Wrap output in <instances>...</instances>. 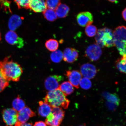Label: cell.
I'll return each mask as SVG.
<instances>
[{"instance_id": "cell-9", "label": "cell", "mask_w": 126, "mask_h": 126, "mask_svg": "<svg viewBox=\"0 0 126 126\" xmlns=\"http://www.w3.org/2000/svg\"><path fill=\"white\" fill-rule=\"evenodd\" d=\"M5 39L8 43L11 45H16L19 48H22L24 45L23 39L13 31L8 32L6 34Z\"/></svg>"}, {"instance_id": "cell-30", "label": "cell", "mask_w": 126, "mask_h": 126, "mask_svg": "<svg viewBox=\"0 0 126 126\" xmlns=\"http://www.w3.org/2000/svg\"><path fill=\"white\" fill-rule=\"evenodd\" d=\"M107 100L111 104L119 105V100L117 95L115 94H108L106 96Z\"/></svg>"}, {"instance_id": "cell-8", "label": "cell", "mask_w": 126, "mask_h": 126, "mask_svg": "<svg viewBox=\"0 0 126 126\" xmlns=\"http://www.w3.org/2000/svg\"><path fill=\"white\" fill-rule=\"evenodd\" d=\"M102 53V51L100 47L96 44L90 45L87 48L86 51L87 57L92 61H95L98 60Z\"/></svg>"}, {"instance_id": "cell-14", "label": "cell", "mask_w": 126, "mask_h": 126, "mask_svg": "<svg viewBox=\"0 0 126 126\" xmlns=\"http://www.w3.org/2000/svg\"><path fill=\"white\" fill-rule=\"evenodd\" d=\"M77 50L73 48H67L65 49L63 54V59L65 62L72 63L76 61L78 57Z\"/></svg>"}, {"instance_id": "cell-2", "label": "cell", "mask_w": 126, "mask_h": 126, "mask_svg": "<svg viewBox=\"0 0 126 126\" xmlns=\"http://www.w3.org/2000/svg\"><path fill=\"white\" fill-rule=\"evenodd\" d=\"M59 89L49 91L44 98V101L52 108L59 107L64 109L68 108L70 101Z\"/></svg>"}, {"instance_id": "cell-20", "label": "cell", "mask_w": 126, "mask_h": 126, "mask_svg": "<svg viewBox=\"0 0 126 126\" xmlns=\"http://www.w3.org/2000/svg\"><path fill=\"white\" fill-rule=\"evenodd\" d=\"M25 102L20 98L19 96L14 99L12 102V106L14 109L17 112H19L25 107Z\"/></svg>"}, {"instance_id": "cell-3", "label": "cell", "mask_w": 126, "mask_h": 126, "mask_svg": "<svg viewBox=\"0 0 126 126\" xmlns=\"http://www.w3.org/2000/svg\"><path fill=\"white\" fill-rule=\"evenodd\" d=\"M96 35V44L100 48L115 46L113 32L111 29L107 28L99 29Z\"/></svg>"}, {"instance_id": "cell-21", "label": "cell", "mask_w": 126, "mask_h": 126, "mask_svg": "<svg viewBox=\"0 0 126 126\" xmlns=\"http://www.w3.org/2000/svg\"><path fill=\"white\" fill-rule=\"evenodd\" d=\"M45 46L49 51L54 52L57 50L59 47V43L57 40L51 39L47 41Z\"/></svg>"}, {"instance_id": "cell-1", "label": "cell", "mask_w": 126, "mask_h": 126, "mask_svg": "<svg viewBox=\"0 0 126 126\" xmlns=\"http://www.w3.org/2000/svg\"><path fill=\"white\" fill-rule=\"evenodd\" d=\"M0 67L3 75L8 81H19L23 70L18 63L7 57L0 62Z\"/></svg>"}, {"instance_id": "cell-36", "label": "cell", "mask_w": 126, "mask_h": 126, "mask_svg": "<svg viewBox=\"0 0 126 126\" xmlns=\"http://www.w3.org/2000/svg\"></svg>"}, {"instance_id": "cell-28", "label": "cell", "mask_w": 126, "mask_h": 126, "mask_svg": "<svg viewBox=\"0 0 126 126\" xmlns=\"http://www.w3.org/2000/svg\"><path fill=\"white\" fill-rule=\"evenodd\" d=\"M9 85V81L6 80L1 72L0 67V93Z\"/></svg>"}, {"instance_id": "cell-18", "label": "cell", "mask_w": 126, "mask_h": 126, "mask_svg": "<svg viewBox=\"0 0 126 126\" xmlns=\"http://www.w3.org/2000/svg\"><path fill=\"white\" fill-rule=\"evenodd\" d=\"M59 89L66 96L70 95L74 91L73 86L69 81H65L60 85Z\"/></svg>"}, {"instance_id": "cell-27", "label": "cell", "mask_w": 126, "mask_h": 126, "mask_svg": "<svg viewBox=\"0 0 126 126\" xmlns=\"http://www.w3.org/2000/svg\"><path fill=\"white\" fill-rule=\"evenodd\" d=\"M19 9H29V5L31 0H14Z\"/></svg>"}, {"instance_id": "cell-6", "label": "cell", "mask_w": 126, "mask_h": 126, "mask_svg": "<svg viewBox=\"0 0 126 126\" xmlns=\"http://www.w3.org/2000/svg\"><path fill=\"white\" fill-rule=\"evenodd\" d=\"M18 112L13 108H7L3 112L4 122L8 126H13L18 122Z\"/></svg>"}, {"instance_id": "cell-31", "label": "cell", "mask_w": 126, "mask_h": 126, "mask_svg": "<svg viewBox=\"0 0 126 126\" xmlns=\"http://www.w3.org/2000/svg\"><path fill=\"white\" fill-rule=\"evenodd\" d=\"M15 126H33L32 124L30 123H21L18 122L15 124Z\"/></svg>"}, {"instance_id": "cell-32", "label": "cell", "mask_w": 126, "mask_h": 126, "mask_svg": "<svg viewBox=\"0 0 126 126\" xmlns=\"http://www.w3.org/2000/svg\"><path fill=\"white\" fill-rule=\"evenodd\" d=\"M33 126H47L46 123L42 121L36 122Z\"/></svg>"}, {"instance_id": "cell-22", "label": "cell", "mask_w": 126, "mask_h": 126, "mask_svg": "<svg viewBox=\"0 0 126 126\" xmlns=\"http://www.w3.org/2000/svg\"><path fill=\"white\" fill-rule=\"evenodd\" d=\"M118 70L122 73H126V56H122L118 59L116 63Z\"/></svg>"}, {"instance_id": "cell-23", "label": "cell", "mask_w": 126, "mask_h": 126, "mask_svg": "<svg viewBox=\"0 0 126 126\" xmlns=\"http://www.w3.org/2000/svg\"><path fill=\"white\" fill-rule=\"evenodd\" d=\"M45 18L50 21H53L57 18V16L54 11L50 9H47L43 12Z\"/></svg>"}, {"instance_id": "cell-11", "label": "cell", "mask_w": 126, "mask_h": 126, "mask_svg": "<svg viewBox=\"0 0 126 126\" xmlns=\"http://www.w3.org/2000/svg\"><path fill=\"white\" fill-rule=\"evenodd\" d=\"M66 76L72 85L77 89L79 87V83L82 77L81 72L76 70L67 71Z\"/></svg>"}, {"instance_id": "cell-5", "label": "cell", "mask_w": 126, "mask_h": 126, "mask_svg": "<svg viewBox=\"0 0 126 126\" xmlns=\"http://www.w3.org/2000/svg\"><path fill=\"white\" fill-rule=\"evenodd\" d=\"M64 111L62 108L54 107L51 112L47 117L46 124L49 126H59L63 119Z\"/></svg>"}, {"instance_id": "cell-33", "label": "cell", "mask_w": 126, "mask_h": 126, "mask_svg": "<svg viewBox=\"0 0 126 126\" xmlns=\"http://www.w3.org/2000/svg\"><path fill=\"white\" fill-rule=\"evenodd\" d=\"M126 9H124V10L122 12V15L123 18L125 20V21H126Z\"/></svg>"}, {"instance_id": "cell-4", "label": "cell", "mask_w": 126, "mask_h": 126, "mask_svg": "<svg viewBox=\"0 0 126 126\" xmlns=\"http://www.w3.org/2000/svg\"><path fill=\"white\" fill-rule=\"evenodd\" d=\"M126 27L121 26L116 28L113 32L115 46L122 56H126Z\"/></svg>"}, {"instance_id": "cell-19", "label": "cell", "mask_w": 126, "mask_h": 126, "mask_svg": "<svg viewBox=\"0 0 126 126\" xmlns=\"http://www.w3.org/2000/svg\"><path fill=\"white\" fill-rule=\"evenodd\" d=\"M55 11L57 17L59 18H64L67 16L70 11V8L65 4H61Z\"/></svg>"}, {"instance_id": "cell-34", "label": "cell", "mask_w": 126, "mask_h": 126, "mask_svg": "<svg viewBox=\"0 0 126 126\" xmlns=\"http://www.w3.org/2000/svg\"><path fill=\"white\" fill-rule=\"evenodd\" d=\"M108 0L110 2H115L117 1V0Z\"/></svg>"}, {"instance_id": "cell-16", "label": "cell", "mask_w": 126, "mask_h": 126, "mask_svg": "<svg viewBox=\"0 0 126 126\" xmlns=\"http://www.w3.org/2000/svg\"><path fill=\"white\" fill-rule=\"evenodd\" d=\"M38 112L39 115L43 117H47L51 112L52 107L45 101L39 102Z\"/></svg>"}, {"instance_id": "cell-15", "label": "cell", "mask_w": 126, "mask_h": 126, "mask_svg": "<svg viewBox=\"0 0 126 126\" xmlns=\"http://www.w3.org/2000/svg\"><path fill=\"white\" fill-rule=\"evenodd\" d=\"M29 8L34 12L40 13L45 12L47 7L44 0H31Z\"/></svg>"}, {"instance_id": "cell-13", "label": "cell", "mask_w": 126, "mask_h": 126, "mask_svg": "<svg viewBox=\"0 0 126 126\" xmlns=\"http://www.w3.org/2000/svg\"><path fill=\"white\" fill-rule=\"evenodd\" d=\"M35 113L31 109L27 107H25L17 114L18 122L21 123H26L30 118L35 116Z\"/></svg>"}, {"instance_id": "cell-25", "label": "cell", "mask_w": 126, "mask_h": 126, "mask_svg": "<svg viewBox=\"0 0 126 126\" xmlns=\"http://www.w3.org/2000/svg\"><path fill=\"white\" fill-rule=\"evenodd\" d=\"M97 31L96 27L92 25L86 26L85 29V32L86 35L90 37L95 36L97 34Z\"/></svg>"}, {"instance_id": "cell-24", "label": "cell", "mask_w": 126, "mask_h": 126, "mask_svg": "<svg viewBox=\"0 0 126 126\" xmlns=\"http://www.w3.org/2000/svg\"><path fill=\"white\" fill-rule=\"evenodd\" d=\"M50 57L53 62L59 63L63 59V53L60 50H57L51 53Z\"/></svg>"}, {"instance_id": "cell-17", "label": "cell", "mask_w": 126, "mask_h": 126, "mask_svg": "<svg viewBox=\"0 0 126 126\" xmlns=\"http://www.w3.org/2000/svg\"><path fill=\"white\" fill-rule=\"evenodd\" d=\"M22 19L19 16L16 15H12L9 19V27L11 31H15L21 25Z\"/></svg>"}, {"instance_id": "cell-35", "label": "cell", "mask_w": 126, "mask_h": 126, "mask_svg": "<svg viewBox=\"0 0 126 126\" xmlns=\"http://www.w3.org/2000/svg\"><path fill=\"white\" fill-rule=\"evenodd\" d=\"M1 33L0 32V41L1 40Z\"/></svg>"}, {"instance_id": "cell-12", "label": "cell", "mask_w": 126, "mask_h": 126, "mask_svg": "<svg viewBox=\"0 0 126 126\" xmlns=\"http://www.w3.org/2000/svg\"><path fill=\"white\" fill-rule=\"evenodd\" d=\"M82 75L89 79L93 78L97 73V70L94 66L90 63H86L81 66L80 68Z\"/></svg>"}, {"instance_id": "cell-10", "label": "cell", "mask_w": 126, "mask_h": 126, "mask_svg": "<svg viewBox=\"0 0 126 126\" xmlns=\"http://www.w3.org/2000/svg\"><path fill=\"white\" fill-rule=\"evenodd\" d=\"M77 22L80 26L85 27L93 22V16L90 12H88L80 13L77 16Z\"/></svg>"}, {"instance_id": "cell-26", "label": "cell", "mask_w": 126, "mask_h": 126, "mask_svg": "<svg viewBox=\"0 0 126 126\" xmlns=\"http://www.w3.org/2000/svg\"><path fill=\"white\" fill-rule=\"evenodd\" d=\"M45 2L48 9L55 11L61 4V0H46Z\"/></svg>"}, {"instance_id": "cell-29", "label": "cell", "mask_w": 126, "mask_h": 126, "mask_svg": "<svg viewBox=\"0 0 126 126\" xmlns=\"http://www.w3.org/2000/svg\"><path fill=\"white\" fill-rule=\"evenodd\" d=\"M82 89H89L91 87L92 83L89 79L86 78H81L79 83Z\"/></svg>"}, {"instance_id": "cell-7", "label": "cell", "mask_w": 126, "mask_h": 126, "mask_svg": "<svg viewBox=\"0 0 126 126\" xmlns=\"http://www.w3.org/2000/svg\"><path fill=\"white\" fill-rule=\"evenodd\" d=\"M63 80L61 76L53 75L47 78L45 80V85L47 90L51 91L59 89L60 83Z\"/></svg>"}]
</instances>
